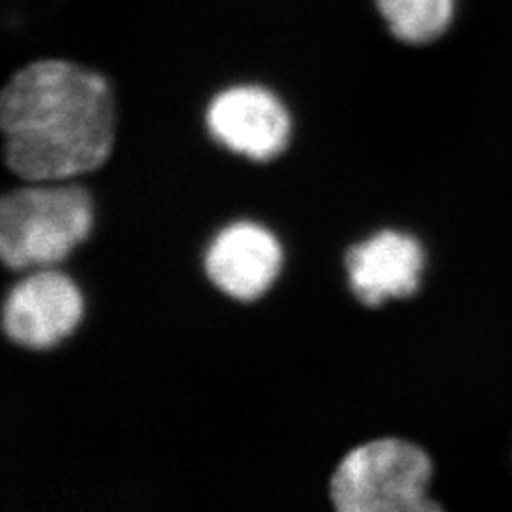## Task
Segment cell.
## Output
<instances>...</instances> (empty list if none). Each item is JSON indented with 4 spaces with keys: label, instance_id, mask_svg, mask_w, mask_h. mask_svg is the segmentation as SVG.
I'll use <instances>...</instances> for the list:
<instances>
[{
    "label": "cell",
    "instance_id": "277c9868",
    "mask_svg": "<svg viewBox=\"0 0 512 512\" xmlns=\"http://www.w3.org/2000/svg\"><path fill=\"white\" fill-rule=\"evenodd\" d=\"M84 300L69 275L40 268L6 294L2 329L10 342L27 349L54 348L82 321Z\"/></svg>",
    "mask_w": 512,
    "mask_h": 512
},
{
    "label": "cell",
    "instance_id": "8992f818",
    "mask_svg": "<svg viewBox=\"0 0 512 512\" xmlns=\"http://www.w3.org/2000/svg\"><path fill=\"white\" fill-rule=\"evenodd\" d=\"M283 251L270 230L255 222L222 228L205 253V274L220 293L251 302L274 285Z\"/></svg>",
    "mask_w": 512,
    "mask_h": 512
},
{
    "label": "cell",
    "instance_id": "3957f363",
    "mask_svg": "<svg viewBox=\"0 0 512 512\" xmlns=\"http://www.w3.org/2000/svg\"><path fill=\"white\" fill-rule=\"evenodd\" d=\"M433 463L420 446L378 439L348 452L330 478V499L340 512H431L427 488Z\"/></svg>",
    "mask_w": 512,
    "mask_h": 512
},
{
    "label": "cell",
    "instance_id": "ba28073f",
    "mask_svg": "<svg viewBox=\"0 0 512 512\" xmlns=\"http://www.w3.org/2000/svg\"><path fill=\"white\" fill-rule=\"evenodd\" d=\"M391 35L406 44H429L452 25L456 0H376Z\"/></svg>",
    "mask_w": 512,
    "mask_h": 512
},
{
    "label": "cell",
    "instance_id": "7a4b0ae2",
    "mask_svg": "<svg viewBox=\"0 0 512 512\" xmlns=\"http://www.w3.org/2000/svg\"><path fill=\"white\" fill-rule=\"evenodd\" d=\"M90 192L78 184L23 186L0 200V258L10 270L48 268L90 236Z\"/></svg>",
    "mask_w": 512,
    "mask_h": 512
},
{
    "label": "cell",
    "instance_id": "52a82bcc",
    "mask_svg": "<svg viewBox=\"0 0 512 512\" xmlns=\"http://www.w3.org/2000/svg\"><path fill=\"white\" fill-rule=\"evenodd\" d=\"M425 255L420 241L395 230L374 234L346 255L351 291L361 304L378 308L389 298H406L420 289Z\"/></svg>",
    "mask_w": 512,
    "mask_h": 512
},
{
    "label": "cell",
    "instance_id": "5b68a950",
    "mask_svg": "<svg viewBox=\"0 0 512 512\" xmlns=\"http://www.w3.org/2000/svg\"><path fill=\"white\" fill-rule=\"evenodd\" d=\"M205 124L219 145L255 162L274 160L291 139L289 110L262 86H234L215 95Z\"/></svg>",
    "mask_w": 512,
    "mask_h": 512
},
{
    "label": "cell",
    "instance_id": "6da1fadb",
    "mask_svg": "<svg viewBox=\"0 0 512 512\" xmlns=\"http://www.w3.org/2000/svg\"><path fill=\"white\" fill-rule=\"evenodd\" d=\"M6 167L27 183H57L109 160L116 110L101 74L61 59L25 65L0 95Z\"/></svg>",
    "mask_w": 512,
    "mask_h": 512
}]
</instances>
